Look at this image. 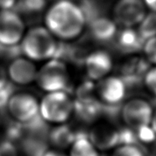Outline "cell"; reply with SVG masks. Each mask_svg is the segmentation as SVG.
<instances>
[{"label":"cell","mask_w":156,"mask_h":156,"mask_svg":"<svg viewBox=\"0 0 156 156\" xmlns=\"http://www.w3.org/2000/svg\"><path fill=\"white\" fill-rule=\"evenodd\" d=\"M44 22V27L62 42L77 40L87 27L82 9L73 0H55L45 11Z\"/></svg>","instance_id":"cell-1"},{"label":"cell","mask_w":156,"mask_h":156,"mask_svg":"<svg viewBox=\"0 0 156 156\" xmlns=\"http://www.w3.org/2000/svg\"><path fill=\"white\" fill-rule=\"evenodd\" d=\"M60 42L44 26H34L25 32L20 44L24 57L34 61H47L55 58Z\"/></svg>","instance_id":"cell-2"},{"label":"cell","mask_w":156,"mask_h":156,"mask_svg":"<svg viewBox=\"0 0 156 156\" xmlns=\"http://www.w3.org/2000/svg\"><path fill=\"white\" fill-rule=\"evenodd\" d=\"M73 99L66 91L47 92L40 101L39 116L47 124H64L73 115Z\"/></svg>","instance_id":"cell-3"},{"label":"cell","mask_w":156,"mask_h":156,"mask_svg":"<svg viewBox=\"0 0 156 156\" xmlns=\"http://www.w3.org/2000/svg\"><path fill=\"white\" fill-rule=\"evenodd\" d=\"M34 82L46 93L66 91L70 86V72L67 65L58 58L49 60L38 69Z\"/></svg>","instance_id":"cell-4"},{"label":"cell","mask_w":156,"mask_h":156,"mask_svg":"<svg viewBox=\"0 0 156 156\" xmlns=\"http://www.w3.org/2000/svg\"><path fill=\"white\" fill-rule=\"evenodd\" d=\"M39 108L40 101L35 96L15 91L9 99L4 111L13 122L26 125L39 116Z\"/></svg>","instance_id":"cell-5"},{"label":"cell","mask_w":156,"mask_h":156,"mask_svg":"<svg viewBox=\"0 0 156 156\" xmlns=\"http://www.w3.org/2000/svg\"><path fill=\"white\" fill-rule=\"evenodd\" d=\"M153 112L149 102L142 98H133L121 106L120 118L125 127L138 131L150 126Z\"/></svg>","instance_id":"cell-6"},{"label":"cell","mask_w":156,"mask_h":156,"mask_svg":"<svg viewBox=\"0 0 156 156\" xmlns=\"http://www.w3.org/2000/svg\"><path fill=\"white\" fill-rule=\"evenodd\" d=\"M26 32L24 19L15 9L0 10V45L19 46Z\"/></svg>","instance_id":"cell-7"},{"label":"cell","mask_w":156,"mask_h":156,"mask_svg":"<svg viewBox=\"0 0 156 156\" xmlns=\"http://www.w3.org/2000/svg\"><path fill=\"white\" fill-rule=\"evenodd\" d=\"M148 9L143 0H118L112 9V20L121 28H135Z\"/></svg>","instance_id":"cell-8"},{"label":"cell","mask_w":156,"mask_h":156,"mask_svg":"<svg viewBox=\"0 0 156 156\" xmlns=\"http://www.w3.org/2000/svg\"><path fill=\"white\" fill-rule=\"evenodd\" d=\"M128 88L121 76H108L95 82V95L105 106H120L127 95Z\"/></svg>","instance_id":"cell-9"},{"label":"cell","mask_w":156,"mask_h":156,"mask_svg":"<svg viewBox=\"0 0 156 156\" xmlns=\"http://www.w3.org/2000/svg\"><path fill=\"white\" fill-rule=\"evenodd\" d=\"M83 67L87 79L97 82L109 76L113 68V60L108 51L96 50L86 55Z\"/></svg>","instance_id":"cell-10"},{"label":"cell","mask_w":156,"mask_h":156,"mask_svg":"<svg viewBox=\"0 0 156 156\" xmlns=\"http://www.w3.org/2000/svg\"><path fill=\"white\" fill-rule=\"evenodd\" d=\"M38 69L34 61L18 55L12 58L6 68L8 80L14 86H29L35 82Z\"/></svg>","instance_id":"cell-11"},{"label":"cell","mask_w":156,"mask_h":156,"mask_svg":"<svg viewBox=\"0 0 156 156\" xmlns=\"http://www.w3.org/2000/svg\"><path fill=\"white\" fill-rule=\"evenodd\" d=\"M87 138L98 150L107 151L119 145V129L110 123H98L87 133Z\"/></svg>","instance_id":"cell-12"},{"label":"cell","mask_w":156,"mask_h":156,"mask_svg":"<svg viewBox=\"0 0 156 156\" xmlns=\"http://www.w3.org/2000/svg\"><path fill=\"white\" fill-rule=\"evenodd\" d=\"M90 34L95 41L102 43L113 41L118 32V25L112 19L99 16L87 24Z\"/></svg>","instance_id":"cell-13"},{"label":"cell","mask_w":156,"mask_h":156,"mask_svg":"<svg viewBox=\"0 0 156 156\" xmlns=\"http://www.w3.org/2000/svg\"><path fill=\"white\" fill-rule=\"evenodd\" d=\"M113 41H115L117 47L126 54H134L141 51L144 43L135 28H121Z\"/></svg>","instance_id":"cell-14"},{"label":"cell","mask_w":156,"mask_h":156,"mask_svg":"<svg viewBox=\"0 0 156 156\" xmlns=\"http://www.w3.org/2000/svg\"><path fill=\"white\" fill-rule=\"evenodd\" d=\"M73 115L83 122H92L102 116V105L94 98L73 99Z\"/></svg>","instance_id":"cell-15"},{"label":"cell","mask_w":156,"mask_h":156,"mask_svg":"<svg viewBox=\"0 0 156 156\" xmlns=\"http://www.w3.org/2000/svg\"><path fill=\"white\" fill-rule=\"evenodd\" d=\"M76 137V131L70 126L64 123L56 125L48 132V143L56 149H66L71 147Z\"/></svg>","instance_id":"cell-16"},{"label":"cell","mask_w":156,"mask_h":156,"mask_svg":"<svg viewBox=\"0 0 156 156\" xmlns=\"http://www.w3.org/2000/svg\"><path fill=\"white\" fill-rule=\"evenodd\" d=\"M70 148L68 156H100L98 150L89 141L87 133L82 131H76V139Z\"/></svg>","instance_id":"cell-17"},{"label":"cell","mask_w":156,"mask_h":156,"mask_svg":"<svg viewBox=\"0 0 156 156\" xmlns=\"http://www.w3.org/2000/svg\"><path fill=\"white\" fill-rule=\"evenodd\" d=\"M139 35L145 41L156 36V13L148 11L143 20L137 26Z\"/></svg>","instance_id":"cell-18"},{"label":"cell","mask_w":156,"mask_h":156,"mask_svg":"<svg viewBox=\"0 0 156 156\" xmlns=\"http://www.w3.org/2000/svg\"><path fill=\"white\" fill-rule=\"evenodd\" d=\"M47 0H20L17 7H20L22 12L29 14H41L46 7Z\"/></svg>","instance_id":"cell-19"},{"label":"cell","mask_w":156,"mask_h":156,"mask_svg":"<svg viewBox=\"0 0 156 156\" xmlns=\"http://www.w3.org/2000/svg\"><path fill=\"white\" fill-rule=\"evenodd\" d=\"M111 156H147L144 149L136 144H121L116 147Z\"/></svg>","instance_id":"cell-20"},{"label":"cell","mask_w":156,"mask_h":156,"mask_svg":"<svg viewBox=\"0 0 156 156\" xmlns=\"http://www.w3.org/2000/svg\"><path fill=\"white\" fill-rule=\"evenodd\" d=\"M142 50L146 61L156 66V36L144 41Z\"/></svg>","instance_id":"cell-21"},{"label":"cell","mask_w":156,"mask_h":156,"mask_svg":"<svg viewBox=\"0 0 156 156\" xmlns=\"http://www.w3.org/2000/svg\"><path fill=\"white\" fill-rule=\"evenodd\" d=\"M144 83L147 90L156 98V66L147 70L144 76Z\"/></svg>","instance_id":"cell-22"},{"label":"cell","mask_w":156,"mask_h":156,"mask_svg":"<svg viewBox=\"0 0 156 156\" xmlns=\"http://www.w3.org/2000/svg\"><path fill=\"white\" fill-rule=\"evenodd\" d=\"M14 92H15V86L9 82L4 88L0 90V110L5 109L9 99Z\"/></svg>","instance_id":"cell-23"},{"label":"cell","mask_w":156,"mask_h":156,"mask_svg":"<svg viewBox=\"0 0 156 156\" xmlns=\"http://www.w3.org/2000/svg\"><path fill=\"white\" fill-rule=\"evenodd\" d=\"M0 156H18L16 144L7 139L0 143Z\"/></svg>","instance_id":"cell-24"},{"label":"cell","mask_w":156,"mask_h":156,"mask_svg":"<svg viewBox=\"0 0 156 156\" xmlns=\"http://www.w3.org/2000/svg\"><path fill=\"white\" fill-rule=\"evenodd\" d=\"M20 0H0V10L14 9L17 7Z\"/></svg>","instance_id":"cell-25"},{"label":"cell","mask_w":156,"mask_h":156,"mask_svg":"<svg viewBox=\"0 0 156 156\" xmlns=\"http://www.w3.org/2000/svg\"><path fill=\"white\" fill-rule=\"evenodd\" d=\"M9 83L7 73H6V68L0 65V90L3 89Z\"/></svg>","instance_id":"cell-26"},{"label":"cell","mask_w":156,"mask_h":156,"mask_svg":"<svg viewBox=\"0 0 156 156\" xmlns=\"http://www.w3.org/2000/svg\"><path fill=\"white\" fill-rule=\"evenodd\" d=\"M43 156H68L60 149H48Z\"/></svg>","instance_id":"cell-27"},{"label":"cell","mask_w":156,"mask_h":156,"mask_svg":"<svg viewBox=\"0 0 156 156\" xmlns=\"http://www.w3.org/2000/svg\"><path fill=\"white\" fill-rule=\"evenodd\" d=\"M147 9L156 13V0H143Z\"/></svg>","instance_id":"cell-28"},{"label":"cell","mask_w":156,"mask_h":156,"mask_svg":"<svg viewBox=\"0 0 156 156\" xmlns=\"http://www.w3.org/2000/svg\"><path fill=\"white\" fill-rule=\"evenodd\" d=\"M150 128L152 129L154 133L156 134V110L153 112L152 119H151V122H150Z\"/></svg>","instance_id":"cell-29"},{"label":"cell","mask_w":156,"mask_h":156,"mask_svg":"<svg viewBox=\"0 0 156 156\" xmlns=\"http://www.w3.org/2000/svg\"><path fill=\"white\" fill-rule=\"evenodd\" d=\"M149 156H156V144L153 147V149H151V152H150V155Z\"/></svg>","instance_id":"cell-30"}]
</instances>
